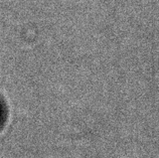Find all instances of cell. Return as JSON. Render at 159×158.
I'll return each instance as SVG.
<instances>
[{
    "label": "cell",
    "instance_id": "obj_1",
    "mask_svg": "<svg viewBox=\"0 0 159 158\" xmlns=\"http://www.w3.org/2000/svg\"><path fill=\"white\" fill-rule=\"evenodd\" d=\"M3 120H4V111H3L1 103H0V127H1V125H2Z\"/></svg>",
    "mask_w": 159,
    "mask_h": 158
}]
</instances>
